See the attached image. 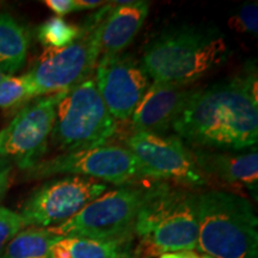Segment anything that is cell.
I'll return each mask as SVG.
<instances>
[{"instance_id": "7", "label": "cell", "mask_w": 258, "mask_h": 258, "mask_svg": "<svg viewBox=\"0 0 258 258\" xmlns=\"http://www.w3.org/2000/svg\"><path fill=\"white\" fill-rule=\"evenodd\" d=\"M150 186L121 185L86 205L62 224L49 227L57 237H78L114 240L133 237L139 211L147 199Z\"/></svg>"}, {"instance_id": "25", "label": "cell", "mask_w": 258, "mask_h": 258, "mask_svg": "<svg viewBox=\"0 0 258 258\" xmlns=\"http://www.w3.org/2000/svg\"><path fill=\"white\" fill-rule=\"evenodd\" d=\"M104 4H106L105 2H99V0H74L76 11L102 8V6H104Z\"/></svg>"}, {"instance_id": "14", "label": "cell", "mask_w": 258, "mask_h": 258, "mask_svg": "<svg viewBox=\"0 0 258 258\" xmlns=\"http://www.w3.org/2000/svg\"><path fill=\"white\" fill-rule=\"evenodd\" d=\"M199 169L208 180L246 188L256 192L258 182V153L256 146L249 151H214L190 148Z\"/></svg>"}, {"instance_id": "24", "label": "cell", "mask_w": 258, "mask_h": 258, "mask_svg": "<svg viewBox=\"0 0 258 258\" xmlns=\"http://www.w3.org/2000/svg\"><path fill=\"white\" fill-rule=\"evenodd\" d=\"M44 4L49 8L57 17H62L71 12H76L74 0H46Z\"/></svg>"}, {"instance_id": "1", "label": "cell", "mask_w": 258, "mask_h": 258, "mask_svg": "<svg viewBox=\"0 0 258 258\" xmlns=\"http://www.w3.org/2000/svg\"><path fill=\"white\" fill-rule=\"evenodd\" d=\"M177 137L192 148L244 151L258 140L257 73L199 89L175 121Z\"/></svg>"}, {"instance_id": "20", "label": "cell", "mask_w": 258, "mask_h": 258, "mask_svg": "<svg viewBox=\"0 0 258 258\" xmlns=\"http://www.w3.org/2000/svg\"><path fill=\"white\" fill-rule=\"evenodd\" d=\"M31 98L30 85L25 74L6 77L0 83V108H12Z\"/></svg>"}, {"instance_id": "8", "label": "cell", "mask_w": 258, "mask_h": 258, "mask_svg": "<svg viewBox=\"0 0 258 258\" xmlns=\"http://www.w3.org/2000/svg\"><path fill=\"white\" fill-rule=\"evenodd\" d=\"M59 175L89 177L118 186L135 184L141 178H147L134 154L128 148L116 145L61 153L40 160L27 171L29 178L35 179Z\"/></svg>"}, {"instance_id": "17", "label": "cell", "mask_w": 258, "mask_h": 258, "mask_svg": "<svg viewBox=\"0 0 258 258\" xmlns=\"http://www.w3.org/2000/svg\"><path fill=\"white\" fill-rule=\"evenodd\" d=\"M29 36L23 25L9 14L0 15V71L14 76L27 60Z\"/></svg>"}, {"instance_id": "12", "label": "cell", "mask_w": 258, "mask_h": 258, "mask_svg": "<svg viewBox=\"0 0 258 258\" xmlns=\"http://www.w3.org/2000/svg\"><path fill=\"white\" fill-rule=\"evenodd\" d=\"M97 90L115 120L127 121L150 88V77L129 54L102 55L95 69Z\"/></svg>"}, {"instance_id": "26", "label": "cell", "mask_w": 258, "mask_h": 258, "mask_svg": "<svg viewBox=\"0 0 258 258\" xmlns=\"http://www.w3.org/2000/svg\"><path fill=\"white\" fill-rule=\"evenodd\" d=\"M159 258H200V254L195 251H178V252L163 253Z\"/></svg>"}, {"instance_id": "11", "label": "cell", "mask_w": 258, "mask_h": 258, "mask_svg": "<svg viewBox=\"0 0 258 258\" xmlns=\"http://www.w3.org/2000/svg\"><path fill=\"white\" fill-rule=\"evenodd\" d=\"M146 173L147 178L169 180L186 188H201L208 183L194 158L191 150L177 135L134 133L125 140Z\"/></svg>"}, {"instance_id": "21", "label": "cell", "mask_w": 258, "mask_h": 258, "mask_svg": "<svg viewBox=\"0 0 258 258\" xmlns=\"http://www.w3.org/2000/svg\"><path fill=\"white\" fill-rule=\"evenodd\" d=\"M228 25L232 30L240 34H250L256 36L258 32V6L257 3H249L239 9L234 16H232Z\"/></svg>"}, {"instance_id": "15", "label": "cell", "mask_w": 258, "mask_h": 258, "mask_svg": "<svg viewBox=\"0 0 258 258\" xmlns=\"http://www.w3.org/2000/svg\"><path fill=\"white\" fill-rule=\"evenodd\" d=\"M116 6L106 16L101 32V54H121L133 42L146 21L150 4L147 2H114Z\"/></svg>"}, {"instance_id": "6", "label": "cell", "mask_w": 258, "mask_h": 258, "mask_svg": "<svg viewBox=\"0 0 258 258\" xmlns=\"http://www.w3.org/2000/svg\"><path fill=\"white\" fill-rule=\"evenodd\" d=\"M117 123L108 111L93 76L61 93L50 139L64 152L88 150L106 144Z\"/></svg>"}, {"instance_id": "27", "label": "cell", "mask_w": 258, "mask_h": 258, "mask_svg": "<svg viewBox=\"0 0 258 258\" xmlns=\"http://www.w3.org/2000/svg\"><path fill=\"white\" fill-rule=\"evenodd\" d=\"M6 77H9V76H5V74H4V73H3V72H2V71H0V83H2V82H3V80H4V79L6 78Z\"/></svg>"}, {"instance_id": "5", "label": "cell", "mask_w": 258, "mask_h": 258, "mask_svg": "<svg viewBox=\"0 0 258 258\" xmlns=\"http://www.w3.org/2000/svg\"><path fill=\"white\" fill-rule=\"evenodd\" d=\"M106 3L101 11L80 25V34L69 46L43 51L34 67L25 74L32 98L66 92L91 78L101 57V32L112 9Z\"/></svg>"}, {"instance_id": "10", "label": "cell", "mask_w": 258, "mask_h": 258, "mask_svg": "<svg viewBox=\"0 0 258 258\" xmlns=\"http://www.w3.org/2000/svg\"><path fill=\"white\" fill-rule=\"evenodd\" d=\"M61 93L29 103L0 131V157L14 160L22 170L36 165L47 151Z\"/></svg>"}, {"instance_id": "28", "label": "cell", "mask_w": 258, "mask_h": 258, "mask_svg": "<svg viewBox=\"0 0 258 258\" xmlns=\"http://www.w3.org/2000/svg\"><path fill=\"white\" fill-rule=\"evenodd\" d=\"M200 258H214V257L208 256V254H200Z\"/></svg>"}, {"instance_id": "16", "label": "cell", "mask_w": 258, "mask_h": 258, "mask_svg": "<svg viewBox=\"0 0 258 258\" xmlns=\"http://www.w3.org/2000/svg\"><path fill=\"white\" fill-rule=\"evenodd\" d=\"M133 237L114 240L60 237L51 246L50 258H132Z\"/></svg>"}, {"instance_id": "3", "label": "cell", "mask_w": 258, "mask_h": 258, "mask_svg": "<svg viewBox=\"0 0 258 258\" xmlns=\"http://www.w3.org/2000/svg\"><path fill=\"white\" fill-rule=\"evenodd\" d=\"M134 234L147 256L196 250L198 195L164 182L152 184L139 211Z\"/></svg>"}, {"instance_id": "9", "label": "cell", "mask_w": 258, "mask_h": 258, "mask_svg": "<svg viewBox=\"0 0 258 258\" xmlns=\"http://www.w3.org/2000/svg\"><path fill=\"white\" fill-rule=\"evenodd\" d=\"M108 184L82 176H62L43 183L21 209L25 226L49 228L67 221L104 194Z\"/></svg>"}, {"instance_id": "19", "label": "cell", "mask_w": 258, "mask_h": 258, "mask_svg": "<svg viewBox=\"0 0 258 258\" xmlns=\"http://www.w3.org/2000/svg\"><path fill=\"white\" fill-rule=\"evenodd\" d=\"M80 34V27L71 24L61 17H51L40 25L37 30L38 41L42 46L53 49L63 48L72 42Z\"/></svg>"}, {"instance_id": "13", "label": "cell", "mask_w": 258, "mask_h": 258, "mask_svg": "<svg viewBox=\"0 0 258 258\" xmlns=\"http://www.w3.org/2000/svg\"><path fill=\"white\" fill-rule=\"evenodd\" d=\"M198 90L153 82L131 117L134 133L166 135Z\"/></svg>"}, {"instance_id": "2", "label": "cell", "mask_w": 258, "mask_h": 258, "mask_svg": "<svg viewBox=\"0 0 258 258\" xmlns=\"http://www.w3.org/2000/svg\"><path fill=\"white\" fill-rule=\"evenodd\" d=\"M227 56V43L220 32L184 25L154 38L140 62L153 82L190 86Z\"/></svg>"}, {"instance_id": "4", "label": "cell", "mask_w": 258, "mask_h": 258, "mask_svg": "<svg viewBox=\"0 0 258 258\" xmlns=\"http://www.w3.org/2000/svg\"><path fill=\"white\" fill-rule=\"evenodd\" d=\"M196 250L214 258H258V219L249 200L231 191L198 195Z\"/></svg>"}, {"instance_id": "23", "label": "cell", "mask_w": 258, "mask_h": 258, "mask_svg": "<svg viewBox=\"0 0 258 258\" xmlns=\"http://www.w3.org/2000/svg\"><path fill=\"white\" fill-rule=\"evenodd\" d=\"M12 164L9 159L0 157V202L5 198V194L8 192L10 180H11Z\"/></svg>"}, {"instance_id": "18", "label": "cell", "mask_w": 258, "mask_h": 258, "mask_svg": "<svg viewBox=\"0 0 258 258\" xmlns=\"http://www.w3.org/2000/svg\"><path fill=\"white\" fill-rule=\"evenodd\" d=\"M60 237L48 228L22 230L6 245L0 258H50V249Z\"/></svg>"}, {"instance_id": "22", "label": "cell", "mask_w": 258, "mask_h": 258, "mask_svg": "<svg viewBox=\"0 0 258 258\" xmlns=\"http://www.w3.org/2000/svg\"><path fill=\"white\" fill-rule=\"evenodd\" d=\"M24 227V220L19 215V213L0 207V257L10 240Z\"/></svg>"}]
</instances>
